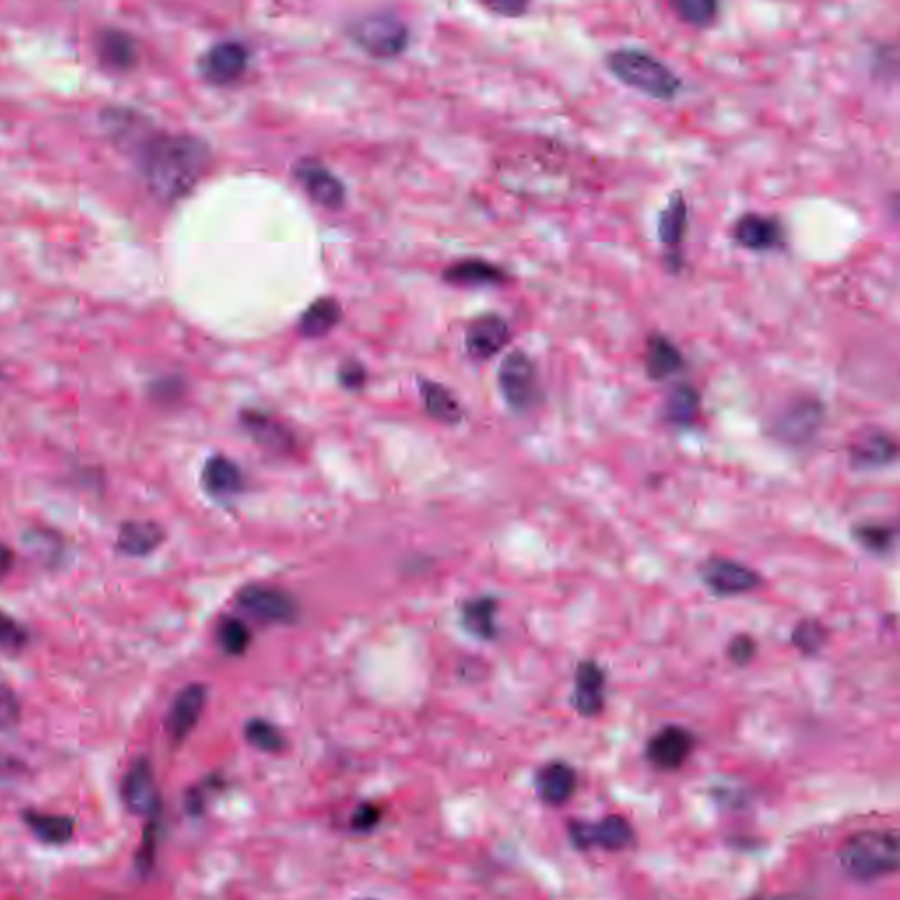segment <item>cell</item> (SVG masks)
I'll return each instance as SVG.
<instances>
[{
  "label": "cell",
  "mask_w": 900,
  "mask_h": 900,
  "mask_svg": "<svg viewBox=\"0 0 900 900\" xmlns=\"http://www.w3.org/2000/svg\"><path fill=\"white\" fill-rule=\"evenodd\" d=\"M108 117L113 138L133 153L148 190L159 201L174 203L186 198L203 177L210 151L201 139L145 130L129 112L112 109Z\"/></svg>",
  "instance_id": "6da1fadb"
},
{
  "label": "cell",
  "mask_w": 900,
  "mask_h": 900,
  "mask_svg": "<svg viewBox=\"0 0 900 900\" xmlns=\"http://www.w3.org/2000/svg\"><path fill=\"white\" fill-rule=\"evenodd\" d=\"M899 858V837L890 830L858 832L839 849L840 867L861 883L896 875Z\"/></svg>",
  "instance_id": "7a4b0ae2"
},
{
  "label": "cell",
  "mask_w": 900,
  "mask_h": 900,
  "mask_svg": "<svg viewBox=\"0 0 900 900\" xmlns=\"http://www.w3.org/2000/svg\"><path fill=\"white\" fill-rule=\"evenodd\" d=\"M605 62L621 83L653 99L673 100L681 91L679 76L665 62L638 47L614 50Z\"/></svg>",
  "instance_id": "3957f363"
},
{
  "label": "cell",
  "mask_w": 900,
  "mask_h": 900,
  "mask_svg": "<svg viewBox=\"0 0 900 900\" xmlns=\"http://www.w3.org/2000/svg\"><path fill=\"white\" fill-rule=\"evenodd\" d=\"M352 40L377 59L400 55L409 43V29L400 18L392 14H367L350 25Z\"/></svg>",
  "instance_id": "277c9868"
},
{
  "label": "cell",
  "mask_w": 900,
  "mask_h": 900,
  "mask_svg": "<svg viewBox=\"0 0 900 900\" xmlns=\"http://www.w3.org/2000/svg\"><path fill=\"white\" fill-rule=\"evenodd\" d=\"M498 385L507 405L516 412L531 409L539 396L537 368L525 352L513 350L501 361Z\"/></svg>",
  "instance_id": "5b68a950"
},
{
  "label": "cell",
  "mask_w": 900,
  "mask_h": 900,
  "mask_svg": "<svg viewBox=\"0 0 900 900\" xmlns=\"http://www.w3.org/2000/svg\"><path fill=\"white\" fill-rule=\"evenodd\" d=\"M703 584L718 596L745 595L762 584V578L750 567L727 558H711L700 567Z\"/></svg>",
  "instance_id": "8992f818"
},
{
  "label": "cell",
  "mask_w": 900,
  "mask_h": 900,
  "mask_svg": "<svg viewBox=\"0 0 900 900\" xmlns=\"http://www.w3.org/2000/svg\"><path fill=\"white\" fill-rule=\"evenodd\" d=\"M236 600L243 611L264 623H293L298 617V603L278 587L246 586L237 593Z\"/></svg>",
  "instance_id": "52a82bcc"
},
{
  "label": "cell",
  "mask_w": 900,
  "mask_h": 900,
  "mask_svg": "<svg viewBox=\"0 0 900 900\" xmlns=\"http://www.w3.org/2000/svg\"><path fill=\"white\" fill-rule=\"evenodd\" d=\"M248 50L236 41H224L210 47L201 61L199 71L207 82L213 85H227L236 82L246 71L248 65Z\"/></svg>",
  "instance_id": "ba28073f"
},
{
  "label": "cell",
  "mask_w": 900,
  "mask_h": 900,
  "mask_svg": "<svg viewBox=\"0 0 900 900\" xmlns=\"http://www.w3.org/2000/svg\"><path fill=\"white\" fill-rule=\"evenodd\" d=\"M509 322L501 315L486 314L478 317L466 329V350L478 361L491 359L509 343Z\"/></svg>",
  "instance_id": "9c48e42d"
},
{
  "label": "cell",
  "mask_w": 900,
  "mask_h": 900,
  "mask_svg": "<svg viewBox=\"0 0 900 900\" xmlns=\"http://www.w3.org/2000/svg\"><path fill=\"white\" fill-rule=\"evenodd\" d=\"M294 174L301 181V186L315 203L329 210H337L343 204V183L317 160H299L298 165L294 166Z\"/></svg>",
  "instance_id": "30bf717a"
},
{
  "label": "cell",
  "mask_w": 900,
  "mask_h": 900,
  "mask_svg": "<svg viewBox=\"0 0 900 900\" xmlns=\"http://www.w3.org/2000/svg\"><path fill=\"white\" fill-rule=\"evenodd\" d=\"M204 703H207V688L198 682L181 689L177 698L172 700L166 729L174 744L186 741L195 729V724L203 714Z\"/></svg>",
  "instance_id": "8fae6325"
},
{
  "label": "cell",
  "mask_w": 900,
  "mask_h": 900,
  "mask_svg": "<svg viewBox=\"0 0 900 900\" xmlns=\"http://www.w3.org/2000/svg\"><path fill=\"white\" fill-rule=\"evenodd\" d=\"M572 836L579 846H600L608 851H620L632 845L634 830L623 816L612 815L593 825L575 823Z\"/></svg>",
  "instance_id": "7c38bea8"
},
{
  "label": "cell",
  "mask_w": 900,
  "mask_h": 900,
  "mask_svg": "<svg viewBox=\"0 0 900 900\" xmlns=\"http://www.w3.org/2000/svg\"><path fill=\"white\" fill-rule=\"evenodd\" d=\"M95 53L104 67L113 71H129L138 64V43L127 31L118 27H103L95 34Z\"/></svg>",
  "instance_id": "4fadbf2b"
},
{
  "label": "cell",
  "mask_w": 900,
  "mask_h": 900,
  "mask_svg": "<svg viewBox=\"0 0 900 900\" xmlns=\"http://www.w3.org/2000/svg\"><path fill=\"white\" fill-rule=\"evenodd\" d=\"M733 242L751 252H767L780 246L784 240L783 227L771 216L745 213L732 229Z\"/></svg>",
  "instance_id": "5bb4252c"
},
{
  "label": "cell",
  "mask_w": 900,
  "mask_h": 900,
  "mask_svg": "<svg viewBox=\"0 0 900 900\" xmlns=\"http://www.w3.org/2000/svg\"><path fill=\"white\" fill-rule=\"evenodd\" d=\"M693 750V737L681 727H665L647 744V759L656 767L674 771L681 767Z\"/></svg>",
  "instance_id": "9a60e30c"
},
{
  "label": "cell",
  "mask_w": 900,
  "mask_h": 900,
  "mask_svg": "<svg viewBox=\"0 0 900 900\" xmlns=\"http://www.w3.org/2000/svg\"><path fill=\"white\" fill-rule=\"evenodd\" d=\"M121 797L134 815H151L157 806L156 777L147 760H138L121 783Z\"/></svg>",
  "instance_id": "2e32d148"
},
{
  "label": "cell",
  "mask_w": 900,
  "mask_h": 900,
  "mask_svg": "<svg viewBox=\"0 0 900 900\" xmlns=\"http://www.w3.org/2000/svg\"><path fill=\"white\" fill-rule=\"evenodd\" d=\"M605 674L595 661H582L575 670V686H573L572 703L579 714H600L605 703Z\"/></svg>",
  "instance_id": "e0dca14e"
},
{
  "label": "cell",
  "mask_w": 900,
  "mask_h": 900,
  "mask_svg": "<svg viewBox=\"0 0 900 900\" xmlns=\"http://www.w3.org/2000/svg\"><path fill=\"white\" fill-rule=\"evenodd\" d=\"M822 409L815 401H802L790 406L775 424V433L790 444H802L815 436L822 423Z\"/></svg>",
  "instance_id": "ac0fdd59"
},
{
  "label": "cell",
  "mask_w": 900,
  "mask_h": 900,
  "mask_svg": "<svg viewBox=\"0 0 900 900\" xmlns=\"http://www.w3.org/2000/svg\"><path fill=\"white\" fill-rule=\"evenodd\" d=\"M162 526L153 521H127L120 526L117 549L127 557H148L165 542Z\"/></svg>",
  "instance_id": "d6986e66"
},
{
  "label": "cell",
  "mask_w": 900,
  "mask_h": 900,
  "mask_svg": "<svg viewBox=\"0 0 900 900\" xmlns=\"http://www.w3.org/2000/svg\"><path fill=\"white\" fill-rule=\"evenodd\" d=\"M897 457L896 440L888 433H870L851 447V463L858 470H875L892 465Z\"/></svg>",
  "instance_id": "ffe728a7"
},
{
  "label": "cell",
  "mask_w": 900,
  "mask_h": 900,
  "mask_svg": "<svg viewBox=\"0 0 900 900\" xmlns=\"http://www.w3.org/2000/svg\"><path fill=\"white\" fill-rule=\"evenodd\" d=\"M203 486L215 498H231L243 491L245 477L236 463L224 456H215L204 465Z\"/></svg>",
  "instance_id": "44dd1931"
},
{
  "label": "cell",
  "mask_w": 900,
  "mask_h": 900,
  "mask_svg": "<svg viewBox=\"0 0 900 900\" xmlns=\"http://www.w3.org/2000/svg\"><path fill=\"white\" fill-rule=\"evenodd\" d=\"M685 368L681 350L664 335L650 337L647 341L646 371L650 380H665Z\"/></svg>",
  "instance_id": "7402d4cb"
},
{
  "label": "cell",
  "mask_w": 900,
  "mask_h": 900,
  "mask_svg": "<svg viewBox=\"0 0 900 900\" xmlns=\"http://www.w3.org/2000/svg\"><path fill=\"white\" fill-rule=\"evenodd\" d=\"M444 278L447 284L462 285V287H483V285L504 284L507 275L495 264L486 263L480 258H466L445 269Z\"/></svg>",
  "instance_id": "603a6c76"
},
{
  "label": "cell",
  "mask_w": 900,
  "mask_h": 900,
  "mask_svg": "<svg viewBox=\"0 0 900 900\" xmlns=\"http://www.w3.org/2000/svg\"><path fill=\"white\" fill-rule=\"evenodd\" d=\"M578 786V775L567 763H549L540 771L537 780L540 797L552 806H560L572 797Z\"/></svg>",
  "instance_id": "cb8c5ba5"
},
{
  "label": "cell",
  "mask_w": 900,
  "mask_h": 900,
  "mask_svg": "<svg viewBox=\"0 0 900 900\" xmlns=\"http://www.w3.org/2000/svg\"><path fill=\"white\" fill-rule=\"evenodd\" d=\"M243 426L248 431V435L257 442L258 445L269 448L273 453H287L289 451L293 440L289 433L282 424L276 423L275 419L263 412H245L242 415Z\"/></svg>",
  "instance_id": "d4e9b609"
},
{
  "label": "cell",
  "mask_w": 900,
  "mask_h": 900,
  "mask_svg": "<svg viewBox=\"0 0 900 900\" xmlns=\"http://www.w3.org/2000/svg\"><path fill=\"white\" fill-rule=\"evenodd\" d=\"M688 231V207L685 195L676 192L658 216V237L668 248L681 245Z\"/></svg>",
  "instance_id": "484cf974"
},
{
  "label": "cell",
  "mask_w": 900,
  "mask_h": 900,
  "mask_svg": "<svg viewBox=\"0 0 900 900\" xmlns=\"http://www.w3.org/2000/svg\"><path fill=\"white\" fill-rule=\"evenodd\" d=\"M419 388L431 417L438 419L445 424H457L462 421V405L447 388L436 384L433 380H421Z\"/></svg>",
  "instance_id": "4316f807"
},
{
  "label": "cell",
  "mask_w": 900,
  "mask_h": 900,
  "mask_svg": "<svg viewBox=\"0 0 900 900\" xmlns=\"http://www.w3.org/2000/svg\"><path fill=\"white\" fill-rule=\"evenodd\" d=\"M341 319V306L337 299L320 298L308 306L299 320V331L306 338L326 337Z\"/></svg>",
  "instance_id": "83f0119b"
},
{
  "label": "cell",
  "mask_w": 900,
  "mask_h": 900,
  "mask_svg": "<svg viewBox=\"0 0 900 900\" xmlns=\"http://www.w3.org/2000/svg\"><path fill=\"white\" fill-rule=\"evenodd\" d=\"M700 394L691 385H677L668 394L664 406V417L674 426H691L700 415Z\"/></svg>",
  "instance_id": "f1b7e54d"
},
{
  "label": "cell",
  "mask_w": 900,
  "mask_h": 900,
  "mask_svg": "<svg viewBox=\"0 0 900 900\" xmlns=\"http://www.w3.org/2000/svg\"><path fill=\"white\" fill-rule=\"evenodd\" d=\"M496 608H498L496 600H470L463 605V625L475 637L491 640L496 637Z\"/></svg>",
  "instance_id": "f546056e"
},
{
  "label": "cell",
  "mask_w": 900,
  "mask_h": 900,
  "mask_svg": "<svg viewBox=\"0 0 900 900\" xmlns=\"http://www.w3.org/2000/svg\"><path fill=\"white\" fill-rule=\"evenodd\" d=\"M25 822L38 839L50 845H64L73 837V822L65 816L27 813Z\"/></svg>",
  "instance_id": "4dcf8cb0"
},
{
  "label": "cell",
  "mask_w": 900,
  "mask_h": 900,
  "mask_svg": "<svg viewBox=\"0 0 900 900\" xmlns=\"http://www.w3.org/2000/svg\"><path fill=\"white\" fill-rule=\"evenodd\" d=\"M670 6L682 22L691 27H700V29L711 25L720 11V6L712 0H677Z\"/></svg>",
  "instance_id": "1f68e13d"
},
{
  "label": "cell",
  "mask_w": 900,
  "mask_h": 900,
  "mask_svg": "<svg viewBox=\"0 0 900 900\" xmlns=\"http://www.w3.org/2000/svg\"><path fill=\"white\" fill-rule=\"evenodd\" d=\"M246 741L264 753H278L284 750L285 739L275 724L264 720L248 721L245 729Z\"/></svg>",
  "instance_id": "d6a6232c"
},
{
  "label": "cell",
  "mask_w": 900,
  "mask_h": 900,
  "mask_svg": "<svg viewBox=\"0 0 900 900\" xmlns=\"http://www.w3.org/2000/svg\"><path fill=\"white\" fill-rule=\"evenodd\" d=\"M219 644L227 655H243L251 646V629L237 617H227L219 625Z\"/></svg>",
  "instance_id": "836d02e7"
},
{
  "label": "cell",
  "mask_w": 900,
  "mask_h": 900,
  "mask_svg": "<svg viewBox=\"0 0 900 900\" xmlns=\"http://www.w3.org/2000/svg\"><path fill=\"white\" fill-rule=\"evenodd\" d=\"M854 534L860 546L876 554H888L896 546L897 533L890 526L861 525L855 528Z\"/></svg>",
  "instance_id": "e575fe53"
},
{
  "label": "cell",
  "mask_w": 900,
  "mask_h": 900,
  "mask_svg": "<svg viewBox=\"0 0 900 900\" xmlns=\"http://www.w3.org/2000/svg\"><path fill=\"white\" fill-rule=\"evenodd\" d=\"M827 628L819 621L806 620L793 629L792 643L804 655H816L827 644Z\"/></svg>",
  "instance_id": "d590c367"
},
{
  "label": "cell",
  "mask_w": 900,
  "mask_h": 900,
  "mask_svg": "<svg viewBox=\"0 0 900 900\" xmlns=\"http://www.w3.org/2000/svg\"><path fill=\"white\" fill-rule=\"evenodd\" d=\"M29 644V632L13 616L0 611V650L14 655L25 649Z\"/></svg>",
  "instance_id": "8d00e7d4"
},
{
  "label": "cell",
  "mask_w": 900,
  "mask_h": 900,
  "mask_svg": "<svg viewBox=\"0 0 900 900\" xmlns=\"http://www.w3.org/2000/svg\"><path fill=\"white\" fill-rule=\"evenodd\" d=\"M22 716V706L13 689L0 682V732H8L17 727Z\"/></svg>",
  "instance_id": "74e56055"
},
{
  "label": "cell",
  "mask_w": 900,
  "mask_h": 900,
  "mask_svg": "<svg viewBox=\"0 0 900 900\" xmlns=\"http://www.w3.org/2000/svg\"><path fill=\"white\" fill-rule=\"evenodd\" d=\"M754 656H756V643L750 635H739L730 643L729 658L739 667L750 664Z\"/></svg>",
  "instance_id": "f35d334b"
},
{
  "label": "cell",
  "mask_w": 900,
  "mask_h": 900,
  "mask_svg": "<svg viewBox=\"0 0 900 900\" xmlns=\"http://www.w3.org/2000/svg\"><path fill=\"white\" fill-rule=\"evenodd\" d=\"M367 373L358 362H347L340 370L341 384L347 389H359L364 384Z\"/></svg>",
  "instance_id": "ab89813d"
},
{
  "label": "cell",
  "mask_w": 900,
  "mask_h": 900,
  "mask_svg": "<svg viewBox=\"0 0 900 900\" xmlns=\"http://www.w3.org/2000/svg\"><path fill=\"white\" fill-rule=\"evenodd\" d=\"M380 813L377 807L362 806L361 809L353 815L352 825L356 830H368V828L375 827L379 822Z\"/></svg>",
  "instance_id": "60d3db41"
},
{
  "label": "cell",
  "mask_w": 900,
  "mask_h": 900,
  "mask_svg": "<svg viewBox=\"0 0 900 900\" xmlns=\"http://www.w3.org/2000/svg\"><path fill=\"white\" fill-rule=\"evenodd\" d=\"M489 9H493L496 13L505 14V17H519L528 9V4H525V2H496V4H489Z\"/></svg>",
  "instance_id": "b9f144b4"
},
{
  "label": "cell",
  "mask_w": 900,
  "mask_h": 900,
  "mask_svg": "<svg viewBox=\"0 0 900 900\" xmlns=\"http://www.w3.org/2000/svg\"><path fill=\"white\" fill-rule=\"evenodd\" d=\"M14 567V554L4 542H0V581L8 578Z\"/></svg>",
  "instance_id": "7bdbcfd3"
},
{
  "label": "cell",
  "mask_w": 900,
  "mask_h": 900,
  "mask_svg": "<svg viewBox=\"0 0 900 900\" xmlns=\"http://www.w3.org/2000/svg\"><path fill=\"white\" fill-rule=\"evenodd\" d=\"M775 900H809V899H806V897H802V896H784V897H780V899H775Z\"/></svg>",
  "instance_id": "ee69618b"
}]
</instances>
